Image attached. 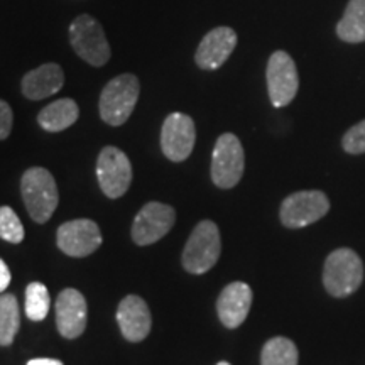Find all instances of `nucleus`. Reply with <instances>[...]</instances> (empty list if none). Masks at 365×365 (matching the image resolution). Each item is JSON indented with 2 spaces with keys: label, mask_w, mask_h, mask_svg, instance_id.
Returning <instances> with one entry per match:
<instances>
[{
  "label": "nucleus",
  "mask_w": 365,
  "mask_h": 365,
  "mask_svg": "<svg viewBox=\"0 0 365 365\" xmlns=\"http://www.w3.org/2000/svg\"><path fill=\"white\" fill-rule=\"evenodd\" d=\"M24 225L11 207H0V239L9 244H21L24 240Z\"/></svg>",
  "instance_id": "nucleus-23"
},
{
  "label": "nucleus",
  "mask_w": 365,
  "mask_h": 365,
  "mask_svg": "<svg viewBox=\"0 0 365 365\" xmlns=\"http://www.w3.org/2000/svg\"><path fill=\"white\" fill-rule=\"evenodd\" d=\"M252 307V289L245 282H232L218 296L217 312L227 328H239Z\"/></svg>",
  "instance_id": "nucleus-16"
},
{
  "label": "nucleus",
  "mask_w": 365,
  "mask_h": 365,
  "mask_svg": "<svg viewBox=\"0 0 365 365\" xmlns=\"http://www.w3.org/2000/svg\"><path fill=\"white\" fill-rule=\"evenodd\" d=\"M58 247L70 257H86L102 245V234L93 220L78 218L58 228Z\"/></svg>",
  "instance_id": "nucleus-12"
},
{
  "label": "nucleus",
  "mask_w": 365,
  "mask_h": 365,
  "mask_svg": "<svg viewBox=\"0 0 365 365\" xmlns=\"http://www.w3.org/2000/svg\"><path fill=\"white\" fill-rule=\"evenodd\" d=\"M14 124V113L11 105L4 100H0V140L7 139L12 132Z\"/></svg>",
  "instance_id": "nucleus-25"
},
{
  "label": "nucleus",
  "mask_w": 365,
  "mask_h": 365,
  "mask_svg": "<svg viewBox=\"0 0 365 365\" xmlns=\"http://www.w3.org/2000/svg\"><path fill=\"white\" fill-rule=\"evenodd\" d=\"M364 281V264L352 249H336L328 255L323 269V284L335 298H346Z\"/></svg>",
  "instance_id": "nucleus-3"
},
{
  "label": "nucleus",
  "mask_w": 365,
  "mask_h": 365,
  "mask_svg": "<svg viewBox=\"0 0 365 365\" xmlns=\"http://www.w3.org/2000/svg\"><path fill=\"white\" fill-rule=\"evenodd\" d=\"M220 250L222 240L218 227L212 220L200 222L182 250V267L191 274H205L215 266Z\"/></svg>",
  "instance_id": "nucleus-5"
},
{
  "label": "nucleus",
  "mask_w": 365,
  "mask_h": 365,
  "mask_svg": "<svg viewBox=\"0 0 365 365\" xmlns=\"http://www.w3.org/2000/svg\"><path fill=\"white\" fill-rule=\"evenodd\" d=\"M345 153L349 154H364L365 153V120L359 122L352 129L346 130L341 140Z\"/></svg>",
  "instance_id": "nucleus-24"
},
{
  "label": "nucleus",
  "mask_w": 365,
  "mask_h": 365,
  "mask_svg": "<svg viewBox=\"0 0 365 365\" xmlns=\"http://www.w3.org/2000/svg\"><path fill=\"white\" fill-rule=\"evenodd\" d=\"M27 365H63V362L56 359H33L27 362Z\"/></svg>",
  "instance_id": "nucleus-27"
},
{
  "label": "nucleus",
  "mask_w": 365,
  "mask_h": 365,
  "mask_svg": "<svg viewBox=\"0 0 365 365\" xmlns=\"http://www.w3.org/2000/svg\"><path fill=\"white\" fill-rule=\"evenodd\" d=\"M11 271H9L7 264L0 259V293H4V291L7 289L9 284H11Z\"/></svg>",
  "instance_id": "nucleus-26"
},
{
  "label": "nucleus",
  "mask_w": 365,
  "mask_h": 365,
  "mask_svg": "<svg viewBox=\"0 0 365 365\" xmlns=\"http://www.w3.org/2000/svg\"><path fill=\"white\" fill-rule=\"evenodd\" d=\"M140 83L139 78L130 73L118 75L108 81L100 95V117L108 125H124L127 118L134 112L139 100Z\"/></svg>",
  "instance_id": "nucleus-1"
},
{
  "label": "nucleus",
  "mask_w": 365,
  "mask_h": 365,
  "mask_svg": "<svg viewBox=\"0 0 365 365\" xmlns=\"http://www.w3.org/2000/svg\"><path fill=\"white\" fill-rule=\"evenodd\" d=\"M21 328V312L17 298L11 293L0 296V346L12 345Z\"/></svg>",
  "instance_id": "nucleus-20"
},
{
  "label": "nucleus",
  "mask_w": 365,
  "mask_h": 365,
  "mask_svg": "<svg viewBox=\"0 0 365 365\" xmlns=\"http://www.w3.org/2000/svg\"><path fill=\"white\" fill-rule=\"evenodd\" d=\"M330 210V202L323 191H298L289 195L281 205V222L287 228H303L322 220Z\"/></svg>",
  "instance_id": "nucleus-7"
},
{
  "label": "nucleus",
  "mask_w": 365,
  "mask_h": 365,
  "mask_svg": "<svg viewBox=\"0 0 365 365\" xmlns=\"http://www.w3.org/2000/svg\"><path fill=\"white\" fill-rule=\"evenodd\" d=\"M245 168L244 148L239 137L222 134L218 137L212 156V180L218 188H234L242 180Z\"/></svg>",
  "instance_id": "nucleus-6"
},
{
  "label": "nucleus",
  "mask_w": 365,
  "mask_h": 365,
  "mask_svg": "<svg viewBox=\"0 0 365 365\" xmlns=\"http://www.w3.org/2000/svg\"><path fill=\"white\" fill-rule=\"evenodd\" d=\"M261 365H298V349L284 336L271 339L262 349Z\"/></svg>",
  "instance_id": "nucleus-21"
},
{
  "label": "nucleus",
  "mask_w": 365,
  "mask_h": 365,
  "mask_svg": "<svg viewBox=\"0 0 365 365\" xmlns=\"http://www.w3.org/2000/svg\"><path fill=\"white\" fill-rule=\"evenodd\" d=\"M237 46V33L232 27L220 26L212 29L196 49L195 61L202 70H218L230 58Z\"/></svg>",
  "instance_id": "nucleus-13"
},
{
  "label": "nucleus",
  "mask_w": 365,
  "mask_h": 365,
  "mask_svg": "<svg viewBox=\"0 0 365 365\" xmlns=\"http://www.w3.org/2000/svg\"><path fill=\"white\" fill-rule=\"evenodd\" d=\"M86 301L80 291L68 287L59 293L56 299L58 331L68 340L78 339L86 328Z\"/></svg>",
  "instance_id": "nucleus-14"
},
{
  "label": "nucleus",
  "mask_w": 365,
  "mask_h": 365,
  "mask_svg": "<svg viewBox=\"0 0 365 365\" xmlns=\"http://www.w3.org/2000/svg\"><path fill=\"white\" fill-rule=\"evenodd\" d=\"M117 322L122 335L129 341H143L149 335L153 319L148 303L139 296H127L120 301L117 309Z\"/></svg>",
  "instance_id": "nucleus-15"
},
{
  "label": "nucleus",
  "mask_w": 365,
  "mask_h": 365,
  "mask_svg": "<svg viewBox=\"0 0 365 365\" xmlns=\"http://www.w3.org/2000/svg\"><path fill=\"white\" fill-rule=\"evenodd\" d=\"M176 222V213L170 205L150 202L140 208L132 225V239L137 245H150L161 240Z\"/></svg>",
  "instance_id": "nucleus-11"
},
{
  "label": "nucleus",
  "mask_w": 365,
  "mask_h": 365,
  "mask_svg": "<svg viewBox=\"0 0 365 365\" xmlns=\"http://www.w3.org/2000/svg\"><path fill=\"white\" fill-rule=\"evenodd\" d=\"M21 191L27 213L34 222L44 223L53 217L59 202V193L51 173L44 168L27 170L21 180Z\"/></svg>",
  "instance_id": "nucleus-2"
},
{
  "label": "nucleus",
  "mask_w": 365,
  "mask_h": 365,
  "mask_svg": "<svg viewBox=\"0 0 365 365\" xmlns=\"http://www.w3.org/2000/svg\"><path fill=\"white\" fill-rule=\"evenodd\" d=\"M217 365H230V364H228V362H218Z\"/></svg>",
  "instance_id": "nucleus-28"
},
{
  "label": "nucleus",
  "mask_w": 365,
  "mask_h": 365,
  "mask_svg": "<svg viewBox=\"0 0 365 365\" xmlns=\"http://www.w3.org/2000/svg\"><path fill=\"white\" fill-rule=\"evenodd\" d=\"M336 34L345 43H364L365 41V0H350L344 17L336 24Z\"/></svg>",
  "instance_id": "nucleus-19"
},
{
  "label": "nucleus",
  "mask_w": 365,
  "mask_h": 365,
  "mask_svg": "<svg viewBox=\"0 0 365 365\" xmlns=\"http://www.w3.org/2000/svg\"><path fill=\"white\" fill-rule=\"evenodd\" d=\"M267 91L274 107L281 108L293 102L299 88V76L293 58L286 51L271 54L267 63Z\"/></svg>",
  "instance_id": "nucleus-9"
},
{
  "label": "nucleus",
  "mask_w": 365,
  "mask_h": 365,
  "mask_svg": "<svg viewBox=\"0 0 365 365\" xmlns=\"http://www.w3.org/2000/svg\"><path fill=\"white\" fill-rule=\"evenodd\" d=\"M65 85V73L56 63H46L26 73L22 78V95L29 100H43L58 93Z\"/></svg>",
  "instance_id": "nucleus-17"
},
{
  "label": "nucleus",
  "mask_w": 365,
  "mask_h": 365,
  "mask_svg": "<svg viewBox=\"0 0 365 365\" xmlns=\"http://www.w3.org/2000/svg\"><path fill=\"white\" fill-rule=\"evenodd\" d=\"M51 299L43 282H31L26 289V317L33 322H43L48 317Z\"/></svg>",
  "instance_id": "nucleus-22"
},
{
  "label": "nucleus",
  "mask_w": 365,
  "mask_h": 365,
  "mask_svg": "<svg viewBox=\"0 0 365 365\" xmlns=\"http://www.w3.org/2000/svg\"><path fill=\"white\" fill-rule=\"evenodd\" d=\"M196 129L193 118L186 113L173 112L166 117L161 130V149L170 161L181 163L193 153Z\"/></svg>",
  "instance_id": "nucleus-10"
},
{
  "label": "nucleus",
  "mask_w": 365,
  "mask_h": 365,
  "mask_svg": "<svg viewBox=\"0 0 365 365\" xmlns=\"http://www.w3.org/2000/svg\"><path fill=\"white\" fill-rule=\"evenodd\" d=\"M100 188L108 198H120L132 182V166L124 150L107 145L100 150L97 161Z\"/></svg>",
  "instance_id": "nucleus-8"
},
{
  "label": "nucleus",
  "mask_w": 365,
  "mask_h": 365,
  "mask_svg": "<svg viewBox=\"0 0 365 365\" xmlns=\"http://www.w3.org/2000/svg\"><path fill=\"white\" fill-rule=\"evenodd\" d=\"M70 43L75 53L95 68L107 65L112 56L102 24L90 14H81L71 22Z\"/></svg>",
  "instance_id": "nucleus-4"
},
{
  "label": "nucleus",
  "mask_w": 365,
  "mask_h": 365,
  "mask_svg": "<svg viewBox=\"0 0 365 365\" xmlns=\"http://www.w3.org/2000/svg\"><path fill=\"white\" fill-rule=\"evenodd\" d=\"M80 108L75 100L59 98L56 102L49 103L39 112L38 122L44 130L48 132H61L68 129L78 120Z\"/></svg>",
  "instance_id": "nucleus-18"
}]
</instances>
